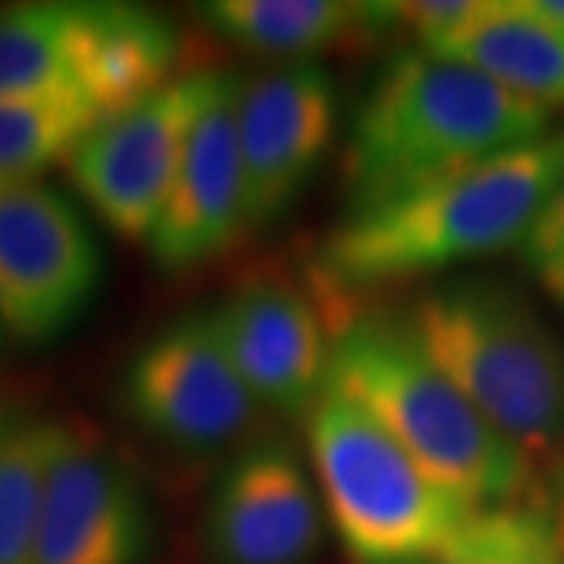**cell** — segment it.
Returning a JSON list of instances; mask_svg holds the SVG:
<instances>
[{
	"label": "cell",
	"mask_w": 564,
	"mask_h": 564,
	"mask_svg": "<svg viewBox=\"0 0 564 564\" xmlns=\"http://www.w3.org/2000/svg\"><path fill=\"white\" fill-rule=\"evenodd\" d=\"M564 176V129L470 163L383 204L343 214L314 254V280L345 304L440 276L524 242Z\"/></svg>",
	"instance_id": "obj_1"
},
{
	"label": "cell",
	"mask_w": 564,
	"mask_h": 564,
	"mask_svg": "<svg viewBox=\"0 0 564 564\" xmlns=\"http://www.w3.org/2000/svg\"><path fill=\"white\" fill-rule=\"evenodd\" d=\"M549 122L552 110L467 63L399 51L373 73L345 132V214L540 139Z\"/></svg>",
	"instance_id": "obj_2"
},
{
	"label": "cell",
	"mask_w": 564,
	"mask_h": 564,
	"mask_svg": "<svg viewBox=\"0 0 564 564\" xmlns=\"http://www.w3.org/2000/svg\"><path fill=\"white\" fill-rule=\"evenodd\" d=\"M329 329V383L361 402L448 492L474 511L530 496V455L436 367L404 311H348Z\"/></svg>",
	"instance_id": "obj_3"
},
{
	"label": "cell",
	"mask_w": 564,
	"mask_h": 564,
	"mask_svg": "<svg viewBox=\"0 0 564 564\" xmlns=\"http://www.w3.org/2000/svg\"><path fill=\"white\" fill-rule=\"evenodd\" d=\"M404 321L452 383L527 455L564 436V343L514 282L467 273L421 292Z\"/></svg>",
	"instance_id": "obj_4"
},
{
	"label": "cell",
	"mask_w": 564,
	"mask_h": 564,
	"mask_svg": "<svg viewBox=\"0 0 564 564\" xmlns=\"http://www.w3.org/2000/svg\"><path fill=\"white\" fill-rule=\"evenodd\" d=\"M304 423L326 518L351 562L433 558L474 514L339 386L323 389Z\"/></svg>",
	"instance_id": "obj_5"
},
{
	"label": "cell",
	"mask_w": 564,
	"mask_h": 564,
	"mask_svg": "<svg viewBox=\"0 0 564 564\" xmlns=\"http://www.w3.org/2000/svg\"><path fill=\"white\" fill-rule=\"evenodd\" d=\"M173 22L135 3L44 0L0 10V98H79L104 120L180 73Z\"/></svg>",
	"instance_id": "obj_6"
},
{
	"label": "cell",
	"mask_w": 564,
	"mask_h": 564,
	"mask_svg": "<svg viewBox=\"0 0 564 564\" xmlns=\"http://www.w3.org/2000/svg\"><path fill=\"white\" fill-rule=\"evenodd\" d=\"M104 254L73 198L47 182L0 188V323L17 343L63 336L95 302Z\"/></svg>",
	"instance_id": "obj_7"
},
{
	"label": "cell",
	"mask_w": 564,
	"mask_h": 564,
	"mask_svg": "<svg viewBox=\"0 0 564 564\" xmlns=\"http://www.w3.org/2000/svg\"><path fill=\"white\" fill-rule=\"evenodd\" d=\"M120 395L148 436L195 455L242 440L261 411L223 345L214 307L161 326L126 364Z\"/></svg>",
	"instance_id": "obj_8"
},
{
	"label": "cell",
	"mask_w": 564,
	"mask_h": 564,
	"mask_svg": "<svg viewBox=\"0 0 564 564\" xmlns=\"http://www.w3.org/2000/svg\"><path fill=\"white\" fill-rule=\"evenodd\" d=\"M217 73L220 69L182 73L98 122L66 158V173L82 198L126 239L148 242L158 226Z\"/></svg>",
	"instance_id": "obj_9"
},
{
	"label": "cell",
	"mask_w": 564,
	"mask_h": 564,
	"mask_svg": "<svg viewBox=\"0 0 564 564\" xmlns=\"http://www.w3.org/2000/svg\"><path fill=\"white\" fill-rule=\"evenodd\" d=\"M158 536L148 486L101 436L61 421L35 564H144Z\"/></svg>",
	"instance_id": "obj_10"
},
{
	"label": "cell",
	"mask_w": 564,
	"mask_h": 564,
	"mask_svg": "<svg viewBox=\"0 0 564 564\" xmlns=\"http://www.w3.org/2000/svg\"><path fill=\"white\" fill-rule=\"evenodd\" d=\"M239 154L248 232L270 229L302 198L326 161L336 126V82L321 63H276L239 85Z\"/></svg>",
	"instance_id": "obj_11"
},
{
	"label": "cell",
	"mask_w": 564,
	"mask_h": 564,
	"mask_svg": "<svg viewBox=\"0 0 564 564\" xmlns=\"http://www.w3.org/2000/svg\"><path fill=\"white\" fill-rule=\"evenodd\" d=\"M326 508L314 470L280 436L245 445L210 486L204 552L210 564H311Z\"/></svg>",
	"instance_id": "obj_12"
},
{
	"label": "cell",
	"mask_w": 564,
	"mask_h": 564,
	"mask_svg": "<svg viewBox=\"0 0 564 564\" xmlns=\"http://www.w3.org/2000/svg\"><path fill=\"white\" fill-rule=\"evenodd\" d=\"M220 339L261 408L307 417L329 386L333 329L307 292L280 276H248L214 304Z\"/></svg>",
	"instance_id": "obj_13"
},
{
	"label": "cell",
	"mask_w": 564,
	"mask_h": 564,
	"mask_svg": "<svg viewBox=\"0 0 564 564\" xmlns=\"http://www.w3.org/2000/svg\"><path fill=\"white\" fill-rule=\"evenodd\" d=\"M239 85L242 76L217 73L214 91L188 135L170 198L148 236L151 261L166 273H188L217 261L248 232L236 126Z\"/></svg>",
	"instance_id": "obj_14"
},
{
	"label": "cell",
	"mask_w": 564,
	"mask_h": 564,
	"mask_svg": "<svg viewBox=\"0 0 564 564\" xmlns=\"http://www.w3.org/2000/svg\"><path fill=\"white\" fill-rule=\"evenodd\" d=\"M426 54L467 63L545 110L564 107V32L527 0H477L470 17Z\"/></svg>",
	"instance_id": "obj_15"
},
{
	"label": "cell",
	"mask_w": 564,
	"mask_h": 564,
	"mask_svg": "<svg viewBox=\"0 0 564 564\" xmlns=\"http://www.w3.org/2000/svg\"><path fill=\"white\" fill-rule=\"evenodd\" d=\"M198 17L245 54L280 63H314L333 47L395 25L392 3L351 0H210Z\"/></svg>",
	"instance_id": "obj_16"
},
{
	"label": "cell",
	"mask_w": 564,
	"mask_h": 564,
	"mask_svg": "<svg viewBox=\"0 0 564 564\" xmlns=\"http://www.w3.org/2000/svg\"><path fill=\"white\" fill-rule=\"evenodd\" d=\"M57 417L0 402V564H35Z\"/></svg>",
	"instance_id": "obj_17"
},
{
	"label": "cell",
	"mask_w": 564,
	"mask_h": 564,
	"mask_svg": "<svg viewBox=\"0 0 564 564\" xmlns=\"http://www.w3.org/2000/svg\"><path fill=\"white\" fill-rule=\"evenodd\" d=\"M104 117L79 98H0V188L35 182Z\"/></svg>",
	"instance_id": "obj_18"
},
{
	"label": "cell",
	"mask_w": 564,
	"mask_h": 564,
	"mask_svg": "<svg viewBox=\"0 0 564 564\" xmlns=\"http://www.w3.org/2000/svg\"><path fill=\"white\" fill-rule=\"evenodd\" d=\"M436 558L445 564H564L549 496L474 511Z\"/></svg>",
	"instance_id": "obj_19"
},
{
	"label": "cell",
	"mask_w": 564,
	"mask_h": 564,
	"mask_svg": "<svg viewBox=\"0 0 564 564\" xmlns=\"http://www.w3.org/2000/svg\"><path fill=\"white\" fill-rule=\"evenodd\" d=\"M518 254L527 273L564 314V176L518 245Z\"/></svg>",
	"instance_id": "obj_20"
},
{
	"label": "cell",
	"mask_w": 564,
	"mask_h": 564,
	"mask_svg": "<svg viewBox=\"0 0 564 564\" xmlns=\"http://www.w3.org/2000/svg\"><path fill=\"white\" fill-rule=\"evenodd\" d=\"M549 508L555 514V524H558V536L564 545V458L555 464V474H552V486H549Z\"/></svg>",
	"instance_id": "obj_21"
},
{
	"label": "cell",
	"mask_w": 564,
	"mask_h": 564,
	"mask_svg": "<svg viewBox=\"0 0 564 564\" xmlns=\"http://www.w3.org/2000/svg\"><path fill=\"white\" fill-rule=\"evenodd\" d=\"M533 7V13H540L549 25H555L564 32V0H527Z\"/></svg>",
	"instance_id": "obj_22"
},
{
	"label": "cell",
	"mask_w": 564,
	"mask_h": 564,
	"mask_svg": "<svg viewBox=\"0 0 564 564\" xmlns=\"http://www.w3.org/2000/svg\"><path fill=\"white\" fill-rule=\"evenodd\" d=\"M399 564H445L443 558H436V555H433V558H414V562H399Z\"/></svg>",
	"instance_id": "obj_23"
},
{
	"label": "cell",
	"mask_w": 564,
	"mask_h": 564,
	"mask_svg": "<svg viewBox=\"0 0 564 564\" xmlns=\"http://www.w3.org/2000/svg\"><path fill=\"white\" fill-rule=\"evenodd\" d=\"M3 336H7V329H3V323H0V348H3Z\"/></svg>",
	"instance_id": "obj_24"
}]
</instances>
